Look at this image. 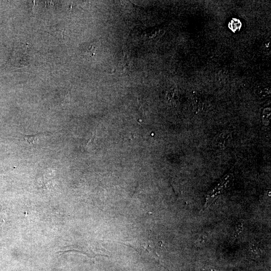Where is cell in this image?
Returning <instances> with one entry per match:
<instances>
[{
	"instance_id": "obj_1",
	"label": "cell",
	"mask_w": 271,
	"mask_h": 271,
	"mask_svg": "<svg viewBox=\"0 0 271 271\" xmlns=\"http://www.w3.org/2000/svg\"><path fill=\"white\" fill-rule=\"evenodd\" d=\"M40 134L26 135L24 137V140L29 143V145H34L37 143L39 139Z\"/></svg>"
},
{
	"instance_id": "obj_3",
	"label": "cell",
	"mask_w": 271,
	"mask_h": 271,
	"mask_svg": "<svg viewBox=\"0 0 271 271\" xmlns=\"http://www.w3.org/2000/svg\"><path fill=\"white\" fill-rule=\"evenodd\" d=\"M206 237V236L202 235L201 237H199V238L197 240V242L198 243L197 244H201L202 243L204 242L205 240V238Z\"/></svg>"
},
{
	"instance_id": "obj_2",
	"label": "cell",
	"mask_w": 271,
	"mask_h": 271,
	"mask_svg": "<svg viewBox=\"0 0 271 271\" xmlns=\"http://www.w3.org/2000/svg\"><path fill=\"white\" fill-rule=\"evenodd\" d=\"M242 227H243V223H240L237 226L236 229L235 231V233L234 235V237L236 238L237 236L241 233L242 230Z\"/></svg>"
}]
</instances>
